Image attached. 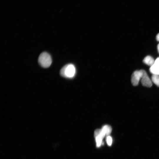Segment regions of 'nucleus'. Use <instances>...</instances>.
Segmentation results:
<instances>
[{"mask_svg": "<svg viewBox=\"0 0 159 159\" xmlns=\"http://www.w3.org/2000/svg\"><path fill=\"white\" fill-rule=\"evenodd\" d=\"M75 73L74 66L71 64H68L63 67L60 72L61 76L66 78H71L74 76Z\"/></svg>", "mask_w": 159, "mask_h": 159, "instance_id": "nucleus-1", "label": "nucleus"}, {"mask_svg": "<svg viewBox=\"0 0 159 159\" xmlns=\"http://www.w3.org/2000/svg\"><path fill=\"white\" fill-rule=\"evenodd\" d=\"M38 62L42 67L45 68H47L49 67L52 64V58L48 53L44 52L39 55Z\"/></svg>", "mask_w": 159, "mask_h": 159, "instance_id": "nucleus-2", "label": "nucleus"}, {"mask_svg": "<svg viewBox=\"0 0 159 159\" xmlns=\"http://www.w3.org/2000/svg\"><path fill=\"white\" fill-rule=\"evenodd\" d=\"M144 71L143 69L136 70L133 73L131 76V82L133 86H136L138 85Z\"/></svg>", "mask_w": 159, "mask_h": 159, "instance_id": "nucleus-3", "label": "nucleus"}, {"mask_svg": "<svg viewBox=\"0 0 159 159\" xmlns=\"http://www.w3.org/2000/svg\"><path fill=\"white\" fill-rule=\"evenodd\" d=\"M141 82L143 86L147 87H150L152 85V81L145 71L141 78Z\"/></svg>", "mask_w": 159, "mask_h": 159, "instance_id": "nucleus-4", "label": "nucleus"}, {"mask_svg": "<svg viewBox=\"0 0 159 159\" xmlns=\"http://www.w3.org/2000/svg\"><path fill=\"white\" fill-rule=\"evenodd\" d=\"M149 70L153 74L159 75V57L155 60L154 63L150 67Z\"/></svg>", "mask_w": 159, "mask_h": 159, "instance_id": "nucleus-5", "label": "nucleus"}, {"mask_svg": "<svg viewBox=\"0 0 159 159\" xmlns=\"http://www.w3.org/2000/svg\"><path fill=\"white\" fill-rule=\"evenodd\" d=\"M143 62L145 64L151 67L154 63L155 60L152 57L147 56L145 57Z\"/></svg>", "mask_w": 159, "mask_h": 159, "instance_id": "nucleus-6", "label": "nucleus"}, {"mask_svg": "<svg viewBox=\"0 0 159 159\" xmlns=\"http://www.w3.org/2000/svg\"><path fill=\"white\" fill-rule=\"evenodd\" d=\"M101 129L105 135H108V136L110 135L112 130L111 126L108 125L103 126Z\"/></svg>", "mask_w": 159, "mask_h": 159, "instance_id": "nucleus-7", "label": "nucleus"}, {"mask_svg": "<svg viewBox=\"0 0 159 159\" xmlns=\"http://www.w3.org/2000/svg\"><path fill=\"white\" fill-rule=\"evenodd\" d=\"M105 135L101 129H97L94 132V136L95 137H100L103 139Z\"/></svg>", "mask_w": 159, "mask_h": 159, "instance_id": "nucleus-8", "label": "nucleus"}, {"mask_svg": "<svg viewBox=\"0 0 159 159\" xmlns=\"http://www.w3.org/2000/svg\"><path fill=\"white\" fill-rule=\"evenodd\" d=\"M151 81L158 87H159V75L153 74L151 77Z\"/></svg>", "mask_w": 159, "mask_h": 159, "instance_id": "nucleus-9", "label": "nucleus"}, {"mask_svg": "<svg viewBox=\"0 0 159 159\" xmlns=\"http://www.w3.org/2000/svg\"><path fill=\"white\" fill-rule=\"evenodd\" d=\"M95 138L96 142V145L97 147H99L102 143V139L100 137H97Z\"/></svg>", "mask_w": 159, "mask_h": 159, "instance_id": "nucleus-10", "label": "nucleus"}, {"mask_svg": "<svg viewBox=\"0 0 159 159\" xmlns=\"http://www.w3.org/2000/svg\"><path fill=\"white\" fill-rule=\"evenodd\" d=\"M107 143L108 145L110 146L111 145L112 139V138L109 136H107L106 138Z\"/></svg>", "mask_w": 159, "mask_h": 159, "instance_id": "nucleus-11", "label": "nucleus"}, {"mask_svg": "<svg viewBox=\"0 0 159 159\" xmlns=\"http://www.w3.org/2000/svg\"><path fill=\"white\" fill-rule=\"evenodd\" d=\"M156 40L159 42V33H158L156 35Z\"/></svg>", "mask_w": 159, "mask_h": 159, "instance_id": "nucleus-12", "label": "nucleus"}, {"mask_svg": "<svg viewBox=\"0 0 159 159\" xmlns=\"http://www.w3.org/2000/svg\"><path fill=\"white\" fill-rule=\"evenodd\" d=\"M157 49H158V52L159 53V43L158 44V46H157Z\"/></svg>", "mask_w": 159, "mask_h": 159, "instance_id": "nucleus-13", "label": "nucleus"}]
</instances>
